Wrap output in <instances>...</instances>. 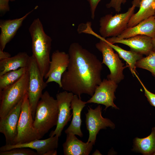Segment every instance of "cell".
Returning <instances> with one entry per match:
<instances>
[{"label":"cell","instance_id":"ba28073f","mask_svg":"<svg viewBox=\"0 0 155 155\" xmlns=\"http://www.w3.org/2000/svg\"><path fill=\"white\" fill-rule=\"evenodd\" d=\"M27 68L29 73L28 98L32 115L34 118L37 103L47 84L44 81V78L32 55L30 56Z\"/></svg>","mask_w":155,"mask_h":155},{"label":"cell","instance_id":"5b68a950","mask_svg":"<svg viewBox=\"0 0 155 155\" xmlns=\"http://www.w3.org/2000/svg\"><path fill=\"white\" fill-rule=\"evenodd\" d=\"M90 34L100 39L95 44L96 48L102 54L103 59L102 63L108 68L110 73L107 75V79L118 84L124 78L123 71L126 67L124 66L117 53L109 44L106 39L96 34L93 30Z\"/></svg>","mask_w":155,"mask_h":155},{"label":"cell","instance_id":"277c9868","mask_svg":"<svg viewBox=\"0 0 155 155\" xmlns=\"http://www.w3.org/2000/svg\"><path fill=\"white\" fill-rule=\"evenodd\" d=\"M29 73H26L17 82L0 91V118L6 115L28 92Z\"/></svg>","mask_w":155,"mask_h":155},{"label":"cell","instance_id":"f1b7e54d","mask_svg":"<svg viewBox=\"0 0 155 155\" xmlns=\"http://www.w3.org/2000/svg\"><path fill=\"white\" fill-rule=\"evenodd\" d=\"M90 4L91 18L94 19L97 7L101 0H87Z\"/></svg>","mask_w":155,"mask_h":155},{"label":"cell","instance_id":"7c38bea8","mask_svg":"<svg viewBox=\"0 0 155 155\" xmlns=\"http://www.w3.org/2000/svg\"><path fill=\"white\" fill-rule=\"evenodd\" d=\"M117 86V84L113 81L107 79H103L96 87L93 95L86 102L87 103L103 104L105 106V111L110 106L119 109L114 102L116 98L115 93Z\"/></svg>","mask_w":155,"mask_h":155},{"label":"cell","instance_id":"5bb4252c","mask_svg":"<svg viewBox=\"0 0 155 155\" xmlns=\"http://www.w3.org/2000/svg\"><path fill=\"white\" fill-rule=\"evenodd\" d=\"M23 99L4 117L0 118V132L4 135L6 145L14 144L18 133V125Z\"/></svg>","mask_w":155,"mask_h":155},{"label":"cell","instance_id":"7402d4cb","mask_svg":"<svg viewBox=\"0 0 155 155\" xmlns=\"http://www.w3.org/2000/svg\"><path fill=\"white\" fill-rule=\"evenodd\" d=\"M133 150L144 155H154L155 153V127L152 128L150 134L148 136L135 139Z\"/></svg>","mask_w":155,"mask_h":155},{"label":"cell","instance_id":"8fae6325","mask_svg":"<svg viewBox=\"0 0 155 155\" xmlns=\"http://www.w3.org/2000/svg\"><path fill=\"white\" fill-rule=\"evenodd\" d=\"M59 137L56 135L50 136L43 140L36 139L28 142L12 145L5 144L0 148V151L10 150L18 148H29L35 150L38 155H56L59 144Z\"/></svg>","mask_w":155,"mask_h":155},{"label":"cell","instance_id":"836d02e7","mask_svg":"<svg viewBox=\"0 0 155 155\" xmlns=\"http://www.w3.org/2000/svg\"><path fill=\"white\" fill-rule=\"evenodd\" d=\"M152 42L153 47V51H155V37L152 39Z\"/></svg>","mask_w":155,"mask_h":155},{"label":"cell","instance_id":"ffe728a7","mask_svg":"<svg viewBox=\"0 0 155 155\" xmlns=\"http://www.w3.org/2000/svg\"><path fill=\"white\" fill-rule=\"evenodd\" d=\"M30 56L25 52H20L14 56L0 60V76L10 71L27 67Z\"/></svg>","mask_w":155,"mask_h":155},{"label":"cell","instance_id":"d6a6232c","mask_svg":"<svg viewBox=\"0 0 155 155\" xmlns=\"http://www.w3.org/2000/svg\"><path fill=\"white\" fill-rule=\"evenodd\" d=\"M92 155H102L99 150H96L92 154Z\"/></svg>","mask_w":155,"mask_h":155},{"label":"cell","instance_id":"3957f363","mask_svg":"<svg viewBox=\"0 0 155 155\" xmlns=\"http://www.w3.org/2000/svg\"><path fill=\"white\" fill-rule=\"evenodd\" d=\"M58 115L57 101L47 91L43 93L36 107L33 126L42 137L55 126Z\"/></svg>","mask_w":155,"mask_h":155},{"label":"cell","instance_id":"4fadbf2b","mask_svg":"<svg viewBox=\"0 0 155 155\" xmlns=\"http://www.w3.org/2000/svg\"><path fill=\"white\" fill-rule=\"evenodd\" d=\"M69 57L68 53L58 50L54 51L51 56L48 71L44 78L47 84L54 82L62 88L61 78L68 67Z\"/></svg>","mask_w":155,"mask_h":155},{"label":"cell","instance_id":"d4e9b609","mask_svg":"<svg viewBox=\"0 0 155 155\" xmlns=\"http://www.w3.org/2000/svg\"><path fill=\"white\" fill-rule=\"evenodd\" d=\"M135 67L150 71L155 78V51L138 60L136 63Z\"/></svg>","mask_w":155,"mask_h":155},{"label":"cell","instance_id":"4316f807","mask_svg":"<svg viewBox=\"0 0 155 155\" xmlns=\"http://www.w3.org/2000/svg\"><path fill=\"white\" fill-rule=\"evenodd\" d=\"M134 75L137 78L143 87L145 95L147 98L148 101L151 105L155 107V94L151 92L146 88L136 73H135Z\"/></svg>","mask_w":155,"mask_h":155},{"label":"cell","instance_id":"2e32d148","mask_svg":"<svg viewBox=\"0 0 155 155\" xmlns=\"http://www.w3.org/2000/svg\"><path fill=\"white\" fill-rule=\"evenodd\" d=\"M37 7V6H36L33 9L20 18L0 20V50L3 51L7 44L14 37L24 21Z\"/></svg>","mask_w":155,"mask_h":155},{"label":"cell","instance_id":"1f68e13d","mask_svg":"<svg viewBox=\"0 0 155 155\" xmlns=\"http://www.w3.org/2000/svg\"><path fill=\"white\" fill-rule=\"evenodd\" d=\"M141 0H133L132 2V5L136 7H139L140 4Z\"/></svg>","mask_w":155,"mask_h":155},{"label":"cell","instance_id":"52a82bcc","mask_svg":"<svg viewBox=\"0 0 155 155\" xmlns=\"http://www.w3.org/2000/svg\"><path fill=\"white\" fill-rule=\"evenodd\" d=\"M136 7L133 5L125 12L114 15L108 14L99 20V32L102 37L117 36L127 28L131 18L134 13Z\"/></svg>","mask_w":155,"mask_h":155},{"label":"cell","instance_id":"603a6c76","mask_svg":"<svg viewBox=\"0 0 155 155\" xmlns=\"http://www.w3.org/2000/svg\"><path fill=\"white\" fill-rule=\"evenodd\" d=\"M107 42L114 50L117 53L119 57L126 62L127 66L129 67L131 73L134 75L136 72V63L143 57V55L131 50L127 51L117 45H115Z\"/></svg>","mask_w":155,"mask_h":155},{"label":"cell","instance_id":"e0dca14e","mask_svg":"<svg viewBox=\"0 0 155 155\" xmlns=\"http://www.w3.org/2000/svg\"><path fill=\"white\" fill-rule=\"evenodd\" d=\"M144 35L152 39L155 37V17L147 18L136 25L127 28L117 37L120 38H127L137 35Z\"/></svg>","mask_w":155,"mask_h":155},{"label":"cell","instance_id":"4dcf8cb0","mask_svg":"<svg viewBox=\"0 0 155 155\" xmlns=\"http://www.w3.org/2000/svg\"><path fill=\"white\" fill-rule=\"evenodd\" d=\"M10 57L11 55L9 53L0 50V60L5 59Z\"/></svg>","mask_w":155,"mask_h":155},{"label":"cell","instance_id":"8992f818","mask_svg":"<svg viewBox=\"0 0 155 155\" xmlns=\"http://www.w3.org/2000/svg\"><path fill=\"white\" fill-rule=\"evenodd\" d=\"M33 118L27 93L22 104L17 135L13 145L27 143L42 137L33 126Z\"/></svg>","mask_w":155,"mask_h":155},{"label":"cell","instance_id":"6da1fadb","mask_svg":"<svg viewBox=\"0 0 155 155\" xmlns=\"http://www.w3.org/2000/svg\"><path fill=\"white\" fill-rule=\"evenodd\" d=\"M69 61L61 80L62 88L81 98L83 94L91 96L102 81V62L93 53L74 42L70 45Z\"/></svg>","mask_w":155,"mask_h":155},{"label":"cell","instance_id":"9a60e30c","mask_svg":"<svg viewBox=\"0 0 155 155\" xmlns=\"http://www.w3.org/2000/svg\"><path fill=\"white\" fill-rule=\"evenodd\" d=\"M106 39L112 44L120 43L127 45L131 50L146 56L153 51L152 38L146 35H137L127 38L112 37Z\"/></svg>","mask_w":155,"mask_h":155},{"label":"cell","instance_id":"d590c367","mask_svg":"<svg viewBox=\"0 0 155 155\" xmlns=\"http://www.w3.org/2000/svg\"><path fill=\"white\" fill-rule=\"evenodd\" d=\"M154 16H155V14H154Z\"/></svg>","mask_w":155,"mask_h":155},{"label":"cell","instance_id":"7a4b0ae2","mask_svg":"<svg viewBox=\"0 0 155 155\" xmlns=\"http://www.w3.org/2000/svg\"><path fill=\"white\" fill-rule=\"evenodd\" d=\"M32 40V56L42 76L44 78L49 68L52 39L44 31L38 18L34 19L29 28Z\"/></svg>","mask_w":155,"mask_h":155},{"label":"cell","instance_id":"cb8c5ba5","mask_svg":"<svg viewBox=\"0 0 155 155\" xmlns=\"http://www.w3.org/2000/svg\"><path fill=\"white\" fill-rule=\"evenodd\" d=\"M27 67L21 68L8 72L0 76V91L15 83L26 72Z\"/></svg>","mask_w":155,"mask_h":155},{"label":"cell","instance_id":"d6986e66","mask_svg":"<svg viewBox=\"0 0 155 155\" xmlns=\"http://www.w3.org/2000/svg\"><path fill=\"white\" fill-rule=\"evenodd\" d=\"M86 104V102L82 101L78 95L74 94L71 105L73 118L70 125L65 131L66 134L72 133L81 137H83V134L81 129L82 122L81 115L82 109Z\"/></svg>","mask_w":155,"mask_h":155},{"label":"cell","instance_id":"9c48e42d","mask_svg":"<svg viewBox=\"0 0 155 155\" xmlns=\"http://www.w3.org/2000/svg\"><path fill=\"white\" fill-rule=\"evenodd\" d=\"M88 112L85 114L86 124L89 132L87 142L95 144L97 134L100 129L107 127L114 129L115 124L109 119L104 118L102 115V107L100 105L94 109L88 106Z\"/></svg>","mask_w":155,"mask_h":155},{"label":"cell","instance_id":"f546056e","mask_svg":"<svg viewBox=\"0 0 155 155\" xmlns=\"http://www.w3.org/2000/svg\"><path fill=\"white\" fill-rule=\"evenodd\" d=\"M9 0H0V15H3L6 12L9 11Z\"/></svg>","mask_w":155,"mask_h":155},{"label":"cell","instance_id":"e575fe53","mask_svg":"<svg viewBox=\"0 0 155 155\" xmlns=\"http://www.w3.org/2000/svg\"><path fill=\"white\" fill-rule=\"evenodd\" d=\"M9 0V1H15L16 0Z\"/></svg>","mask_w":155,"mask_h":155},{"label":"cell","instance_id":"44dd1931","mask_svg":"<svg viewBox=\"0 0 155 155\" xmlns=\"http://www.w3.org/2000/svg\"><path fill=\"white\" fill-rule=\"evenodd\" d=\"M138 11L131 18L127 28L133 26L142 20L154 15L155 0H141Z\"/></svg>","mask_w":155,"mask_h":155},{"label":"cell","instance_id":"83f0119b","mask_svg":"<svg viewBox=\"0 0 155 155\" xmlns=\"http://www.w3.org/2000/svg\"><path fill=\"white\" fill-rule=\"evenodd\" d=\"M127 0H111L110 2L106 5L108 8H112L115 11L119 12L121 11V5L125 3Z\"/></svg>","mask_w":155,"mask_h":155},{"label":"cell","instance_id":"484cf974","mask_svg":"<svg viewBox=\"0 0 155 155\" xmlns=\"http://www.w3.org/2000/svg\"><path fill=\"white\" fill-rule=\"evenodd\" d=\"M0 155H38L36 152L29 148H18L9 150L0 151Z\"/></svg>","mask_w":155,"mask_h":155},{"label":"cell","instance_id":"30bf717a","mask_svg":"<svg viewBox=\"0 0 155 155\" xmlns=\"http://www.w3.org/2000/svg\"><path fill=\"white\" fill-rule=\"evenodd\" d=\"M74 95L72 93L65 90L57 94L58 109V119L56 127L51 132L50 136L56 135L60 137L64 127L71 120L72 115L71 112L72 110L71 102Z\"/></svg>","mask_w":155,"mask_h":155},{"label":"cell","instance_id":"ac0fdd59","mask_svg":"<svg viewBox=\"0 0 155 155\" xmlns=\"http://www.w3.org/2000/svg\"><path fill=\"white\" fill-rule=\"evenodd\" d=\"M93 145L91 142H84L79 140L74 134L68 133L63 144V154L64 155H88Z\"/></svg>","mask_w":155,"mask_h":155}]
</instances>
